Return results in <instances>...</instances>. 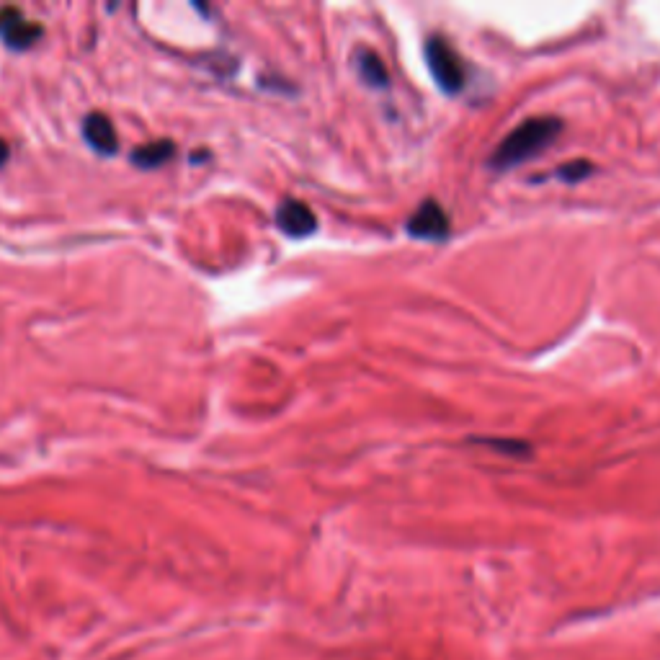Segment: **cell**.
<instances>
[{"label":"cell","instance_id":"6da1fadb","mask_svg":"<svg viewBox=\"0 0 660 660\" xmlns=\"http://www.w3.org/2000/svg\"><path fill=\"white\" fill-rule=\"evenodd\" d=\"M563 132V119L557 117H532L521 122L519 127L511 129L501 140V145L495 147V153L490 155V165L495 171H506V168H516L524 160H532L542 150L552 145Z\"/></svg>","mask_w":660,"mask_h":660},{"label":"cell","instance_id":"7a4b0ae2","mask_svg":"<svg viewBox=\"0 0 660 660\" xmlns=\"http://www.w3.org/2000/svg\"><path fill=\"white\" fill-rule=\"evenodd\" d=\"M423 55H426L428 73L434 75L436 86L444 93L454 96L465 88V65H462V57H459L457 49L449 44V39L444 37H431L423 47Z\"/></svg>","mask_w":660,"mask_h":660},{"label":"cell","instance_id":"3957f363","mask_svg":"<svg viewBox=\"0 0 660 660\" xmlns=\"http://www.w3.org/2000/svg\"><path fill=\"white\" fill-rule=\"evenodd\" d=\"M449 227H452V222H449L447 209L441 207L439 202H434V199H426V202L418 204L416 212L410 214L405 230H408L410 238L439 243V240L449 235Z\"/></svg>","mask_w":660,"mask_h":660},{"label":"cell","instance_id":"277c9868","mask_svg":"<svg viewBox=\"0 0 660 660\" xmlns=\"http://www.w3.org/2000/svg\"><path fill=\"white\" fill-rule=\"evenodd\" d=\"M0 37L11 49H29L42 37V26L26 21L19 8H0Z\"/></svg>","mask_w":660,"mask_h":660},{"label":"cell","instance_id":"5b68a950","mask_svg":"<svg viewBox=\"0 0 660 660\" xmlns=\"http://www.w3.org/2000/svg\"><path fill=\"white\" fill-rule=\"evenodd\" d=\"M276 225L289 238H307V235L318 230V217H315V212L305 202L287 199L279 207V212H276Z\"/></svg>","mask_w":660,"mask_h":660},{"label":"cell","instance_id":"8992f818","mask_svg":"<svg viewBox=\"0 0 660 660\" xmlns=\"http://www.w3.org/2000/svg\"><path fill=\"white\" fill-rule=\"evenodd\" d=\"M83 137H86L88 145L101 155H114L119 150V137L117 129L111 124V119L101 111H93L83 119Z\"/></svg>","mask_w":660,"mask_h":660},{"label":"cell","instance_id":"52a82bcc","mask_svg":"<svg viewBox=\"0 0 660 660\" xmlns=\"http://www.w3.org/2000/svg\"><path fill=\"white\" fill-rule=\"evenodd\" d=\"M351 62H354L356 75H359V80L364 83V86L379 88V91L390 86V73H387V65L382 62V57H379L372 47H356Z\"/></svg>","mask_w":660,"mask_h":660},{"label":"cell","instance_id":"ba28073f","mask_svg":"<svg viewBox=\"0 0 660 660\" xmlns=\"http://www.w3.org/2000/svg\"><path fill=\"white\" fill-rule=\"evenodd\" d=\"M176 155V145H173L171 140H158V142H150V145H140L132 153V163L137 165V168H160L163 163H168V160Z\"/></svg>","mask_w":660,"mask_h":660},{"label":"cell","instance_id":"9c48e42d","mask_svg":"<svg viewBox=\"0 0 660 660\" xmlns=\"http://www.w3.org/2000/svg\"><path fill=\"white\" fill-rule=\"evenodd\" d=\"M588 173H591V163H583V160H578V163H570V165H565V168H560L557 176L563 178V181H578V178L588 176Z\"/></svg>","mask_w":660,"mask_h":660},{"label":"cell","instance_id":"30bf717a","mask_svg":"<svg viewBox=\"0 0 660 660\" xmlns=\"http://www.w3.org/2000/svg\"><path fill=\"white\" fill-rule=\"evenodd\" d=\"M8 158H11V147L6 140H0V165H6Z\"/></svg>","mask_w":660,"mask_h":660}]
</instances>
